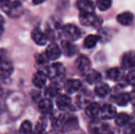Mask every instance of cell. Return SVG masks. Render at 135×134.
I'll return each instance as SVG.
<instances>
[{
    "label": "cell",
    "instance_id": "23",
    "mask_svg": "<svg viewBox=\"0 0 135 134\" xmlns=\"http://www.w3.org/2000/svg\"><path fill=\"white\" fill-rule=\"evenodd\" d=\"M94 92H95V94L98 96L99 97H105L109 93L110 88L108 85H107L106 83L99 82L98 84H97Z\"/></svg>",
    "mask_w": 135,
    "mask_h": 134
},
{
    "label": "cell",
    "instance_id": "2",
    "mask_svg": "<svg viewBox=\"0 0 135 134\" xmlns=\"http://www.w3.org/2000/svg\"><path fill=\"white\" fill-rule=\"evenodd\" d=\"M45 73L51 80L58 81L65 76L66 70L62 64L59 62H55L45 69Z\"/></svg>",
    "mask_w": 135,
    "mask_h": 134
},
{
    "label": "cell",
    "instance_id": "29",
    "mask_svg": "<svg viewBox=\"0 0 135 134\" xmlns=\"http://www.w3.org/2000/svg\"><path fill=\"white\" fill-rule=\"evenodd\" d=\"M96 5L101 11L108 9L112 6V0H97Z\"/></svg>",
    "mask_w": 135,
    "mask_h": 134
},
{
    "label": "cell",
    "instance_id": "26",
    "mask_svg": "<svg viewBox=\"0 0 135 134\" xmlns=\"http://www.w3.org/2000/svg\"><path fill=\"white\" fill-rule=\"evenodd\" d=\"M107 76L112 81H119L121 79V77L123 76V70L118 67L112 68L108 71Z\"/></svg>",
    "mask_w": 135,
    "mask_h": 134
},
{
    "label": "cell",
    "instance_id": "14",
    "mask_svg": "<svg viewBox=\"0 0 135 134\" xmlns=\"http://www.w3.org/2000/svg\"><path fill=\"white\" fill-rule=\"evenodd\" d=\"M46 54L49 60H56L58 59L62 54V51L59 47L55 43H51L46 49Z\"/></svg>",
    "mask_w": 135,
    "mask_h": 134
},
{
    "label": "cell",
    "instance_id": "32",
    "mask_svg": "<svg viewBox=\"0 0 135 134\" xmlns=\"http://www.w3.org/2000/svg\"><path fill=\"white\" fill-rule=\"evenodd\" d=\"M126 82L128 84L134 85L135 83V70H131L126 76Z\"/></svg>",
    "mask_w": 135,
    "mask_h": 134
},
{
    "label": "cell",
    "instance_id": "1",
    "mask_svg": "<svg viewBox=\"0 0 135 134\" xmlns=\"http://www.w3.org/2000/svg\"><path fill=\"white\" fill-rule=\"evenodd\" d=\"M2 10L10 17H18L22 12L20 0H1Z\"/></svg>",
    "mask_w": 135,
    "mask_h": 134
},
{
    "label": "cell",
    "instance_id": "9",
    "mask_svg": "<svg viewBox=\"0 0 135 134\" xmlns=\"http://www.w3.org/2000/svg\"><path fill=\"white\" fill-rule=\"evenodd\" d=\"M81 87V81L78 79H68L64 83V89L69 94L78 92Z\"/></svg>",
    "mask_w": 135,
    "mask_h": 134
},
{
    "label": "cell",
    "instance_id": "25",
    "mask_svg": "<svg viewBox=\"0 0 135 134\" xmlns=\"http://www.w3.org/2000/svg\"><path fill=\"white\" fill-rule=\"evenodd\" d=\"M115 102L119 105L124 107L128 104L129 102H131V98H130V93H126V92H122L118 95H116L114 98Z\"/></svg>",
    "mask_w": 135,
    "mask_h": 134
},
{
    "label": "cell",
    "instance_id": "12",
    "mask_svg": "<svg viewBox=\"0 0 135 134\" xmlns=\"http://www.w3.org/2000/svg\"><path fill=\"white\" fill-rule=\"evenodd\" d=\"M121 65L123 69H132L135 67V51L126 53L123 56Z\"/></svg>",
    "mask_w": 135,
    "mask_h": 134
},
{
    "label": "cell",
    "instance_id": "11",
    "mask_svg": "<svg viewBox=\"0 0 135 134\" xmlns=\"http://www.w3.org/2000/svg\"><path fill=\"white\" fill-rule=\"evenodd\" d=\"M32 38L33 39V41L40 46H43L45 45L47 43V36L46 33L43 32L40 28H34L32 32Z\"/></svg>",
    "mask_w": 135,
    "mask_h": 134
},
{
    "label": "cell",
    "instance_id": "19",
    "mask_svg": "<svg viewBox=\"0 0 135 134\" xmlns=\"http://www.w3.org/2000/svg\"><path fill=\"white\" fill-rule=\"evenodd\" d=\"M117 21L124 25V26H128L132 24L134 21V15L131 12H123L122 13H119L117 17Z\"/></svg>",
    "mask_w": 135,
    "mask_h": 134
},
{
    "label": "cell",
    "instance_id": "13",
    "mask_svg": "<svg viewBox=\"0 0 135 134\" xmlns=\"http://www.w3.org/2000/svg\"><path fill=\"white\" fill-rule=\"evenodd\" d=\"M100 115L104 119H113L116 117L117 112L114 106L111 104H104L101 107Z\"/></svg>",
    "mask_w": 135,
    "mask_h": 134
},
{
    "label": "cell",
    "instance_id": "7",
    "mask_svg": "<svg viewBox=\"0 0 135 134\" xmlns=\"http://www.w3.org/2000/svg\"><path fill=\"white\" fill-rule=\"evenodd\" d=\"M13 71V66L8 57L4 56L2 52L1 55V76L2 78L6 79L9 77Z\"/></svg>",
    "mask_w": 135,
    "mask_h": 134
},
{
    "label": "cell",
    "instance_id": "6",
    "mask_svg": "<svg viewBox=\"0 0 135 134\" xmlns=\"http://www.w3.org/2000/svg\"><path fill=\"white\" fill-rule=\"evenodd\" d=\"M78 126V118L77 117L71 115H62L61 116V121L59 127L64 131H70L75 129Z\"/></svg>",
    "mask_w": 135,
    "mask_h": 134
},
{
    "label": "cell",
    "instance_id": "34",
    "mask_svg": "<svg viewBox=\"0 0 135 134\" xmlns=\"http://www.w3.org/2000/svg\"><path fill=\"white\" fill-rule=\"evenodd\" d=\"M130 98H131V102L133 103L134 106H135V90L132 91L130 93Z\"/></svg>",
    "mask_w": 135,
    "mask_h": 134
},
{
    "label": "cell",
    "instance_id": "35",
    "mask_svg": "<svg viewBox=\"0 0 135 134\" xmlns=\"http://www.w3.org/2000/svg\"><path fill=\"white\" fill-rule=\"evenodd\" d=\"M110 134H124V132H123V131H122L120 129L116 128V129L112 130Z\"/></svg>",
    "mask_w": 135,
    "mask_h": 134
},
{
    "label": "cell",
    "instance_id": "21",
    "mask_svg": "<svg viewBox=\"0 0 135 134\" xmlns=\"http://www.w3.org/2000/svg\"><path fill=\"white\" fill-rule=\"evenodd\" d=\"M100 107L97 103H90L85 108V114L89 118H97L100 114Z\"/></svg>",
    "mask_w": 135,
    "mask_h": 134
},
{
    "label": "cell",
    "instance_id": "15",
    "mask_svg": "<svg viewBox=\"0 0 135 134\" xmlns=\"http://www.w3.org/2000/svg\"><path fill=\"white\" fill-rule=\"evenodd\" d=\"M71 41H69L67 39L63 40L61 42V47L62 50L63 54L67 57H72L74 56L78 51V48L75 45L70 43Z\"/></svg>",
    "mask_w": 135,
    "mask_h": 134
},
{
    "label": "cell",
    "instance_id": "16",
    "mask_svg": "<svg viewBox=\"0 0 135 134\" xmlns=\"http://www.w3.org/2000/svg\"><path fill=\"white\" fill-rule=\"evenodd\" d=\"M56 105L61 111L67 110L71 106V99L67 95H59L56 99Z\"/></svg>",
    "mask_w": 135,
    "mask_h": 134
},
{
    "label": "cell",
    "instance_id": "24",
    "mask_svg": "<svg viewBox=\"0 0 135 134\" xmlns=\"http://www.w3.org/2000/svg\"><path fill=\"white\" fill-rule=\"evenodd\" d=\"M115 122L119 127H125L131 122V118L126 113H120L115 118Z\"/></svg>",
    "mask_w": 135,
    "mask_h": 134
},
{
    "label": "cell",
    "instance_id": "36",
    "mask_svg": "<svg viewBox=\"0 0 135 134\" xmlns=\"http://www.w3.org/2000/svg\"><path fill=\"white\" fill-rule=\"evenodd\" d=\"M46 0H32V2L34 5H39V4H41L43 2H44Z\"/></svg>",
    "mask_w": 135,
    "mask_h": 134
},
{
    "label": "cell",
    "instance_id": "28",
    "mask_svg": "<svg viewBox=\"0 0 135 134\" xmlns=\"http://www.w3.org/2000/svg\"><path fill=\"white\" fill-rule=\"evenodd\" d=\"M20 134H32V126L29 121H24L19 130Z\"/></svg>",
    "mask_w": 135,
    "mask_h": 134
},
{
    "label": "cell",
    "instance_id": "8",
    "mask_svg": "<svg viewBox=\"0 0 135 134\" xmlns=\"http://www.w3.org/2000/svg\"><path fill=\"white\" fill-rule=\"evenodd\" d=\"M75 66L77 69L84 74L91 70V62L85 55H80L75 61Z\"/></svg>",
    "mask_w": 135,
    "mask_h": 134
},
{
    "label": "cell",
    "instance_id": "38",
    "mask_svg": "<svg viewBox=\"0 0 135 134\" xmlns=\"http://www.w3.org/2000/svg\"><path fill=\"white\" fill-rule=\"evenodd\" d=\"M133 86H134V90H135V83L133 85Z\"/></svg>",
    "mask_w": 135,
    "mask_h": 134
},
{
    "label": "cell",
    "instance_id": "18",
    "mask_svg": "<svg viewBox=\"0 0 135 134\" xmlns=\"http://www.w3.org/2000/svg\"><path fill=\"white\" fill-rule=\"evenodd\" d=\"M85 75L86 81L90 85L98 84L99 82H100L102 78L101 74L98 71L94 70H89Z\"/></svg>",
    "mask_w": 135,
    "mask_h": 134
},
{
    "label": "cell",
    "instance_id": "31",
    "mask_svg": "<svg viewBox=\"0 0 135 134\" xmlns=\"http://www.w3.org/2000/svg\"><path fill=\"white\" fill-rule=\"evenodd\" d=\"M49 58H47L46 53L45 54H39L36 57V61L38 65H44L47 64Z\"/></svg>",
    "mask_w": 135,
    "mask_h": 134
},
{
    "label": "cell",
    "instance_id": "27",
    "mask_svg": "<svg viewBox=\"0 0 135 134\" xmlns=\"http://www.w3.org/2000/svg\"><path fill=\"white\" fill-rule=\"evenodd\" d=\"M100 37L97 35H89L85 37L84 40V46L86 48H93L94 47Z\"/></svg>",
    "mask_w": 135,
    "mask_h": 134
},
{
    "label": "cell",
    "instance_id": "20",
    "mask_svg": "<svg viewBox=\"0 0 135 134\" xmlns=\"http://www.w3.org/2000/svg\"><path fill=\"white\" fill-rule=\"evenodd\" d=\"M38 108L40 111L44 115L50 114L53 109V103L49 99H43L39 102Z\"/></svg>",
    "mask_w": 135,
    "mask_h": 134
},
{
    "label": "cell",
    "instance_id": "33",
    "mask_svg": "<svg viewBox=\"0 0 135 134\" xmlns=\"http://www.w3.org/2000/svg\"><path fill=\"white\" fill-rule=\"evenodd\" d=\"M126 133L127 134H135V123H129L127 126Z\"/></svg>",
    "mask_w": 135,
    "mask_h": 134
},
{
    "label": "cell",
    "instance_id": "17",
    "mask_svg": "<svg viewBox=\"0 0 135 134\" xmlns=\"http://www.w3.org/2000/svg\"><path fill=\"white\" fill-rule=\"evenodd\" d=\"M47 77V74H46V73L44 71H42V70L37 71L36 73V74L34 75L33 78H32L33 85L38 88H43L46 84Z\"/></svg>",
    "mask_w": 135,
    "mask_h": 134
},
{
    "label": "cell",
    "instance_id": "30",
    "mask_svg": "<svg viewBox=\"0 0 135 134\" xmlns=\"http://www.w3.org/2000/svg\"><path fill=\"white\" fill-rule=\"evenodd\" d=\"M46 127H47V122L45 120L41 119L37 122V125H36V129H35L33 133H45Z\"/></svg>",
    "mask_w": 135,
    "mask_h": 134
},
{
    "label": "cell",
    "instance_id": "3",
    "mask_svg": "<svg viewBox=\"0 0 135 134\" xmlns=\"http://www.w3.org/2000/svg\"><path fill=\"white\" fill-rule=\"evenodd\" d=\"M79 20L81 24L93 28H99L102 24V19L97 16L94 13L80 12Z\"/></svg>",
    "mask_w": 135,
    "mask_h": 134
},
{
    "label": "cell",
    "instance_id": "10",
    "mask_svg": "<svg viewBox=\"0 0 135 134\" xmlns=\"http://www.w3.org/2000/svg\"><path fill=\"white\" fill-rule=\"evenodd\" d=\"M76 6L82 13H94L95 11V4L92 0H78Z\"/></svg>",
    "mask_w": 135,
    "mask_h": 134
},
{
    "label": "cell",
    "instance_id": "37",
    "mask_svg": "<svg viewBox=\"0 0 135 134\" xmlns=\"http://www.w3.org/2000/svg\"><path fill=\"white\" fill-rule=\"evenodd\" d=\"M32 134H46L45 133H33Z\"/></svg>",
    "mask_w": 135,
    "mask_h": 134
},
{
    "label": "cell",
    "instance_id": "5",
    "mask_svg": "<svg viewBox=\"0 0 135 134\" xmlns=\"http://www.w3.org/2000/svg\"><path fill=\"white\" fill-rule=\"evenodd\" d=\"M62 32L65 38L69 41H76L80 39L81 36L80 28L72 24H67L63 26Z\"/></svg>",
    "mask_w": 135,
    "mask_h": 134
},
{
    "label": "cell",
    "instance_id": "4",
    "mask_svg": "<svg viewBox=\"0 0 135 134\" xmlns=\"http://www.w3.org/2000/svg\"><path fill=\"white\" fill-rule=\"evenodd\" d=\"M89 131L90 134H110L112 129L108 124L100 120H94L90 122Z\"/></svg>",
    "mask_w": 135,
    "mask_h": 134
},
{
    "label": "cell",
    "instance_id": "22",
    "mask_svg": "<svg viewBox=\"0 0 135 134\" xmlns=\"http://www.w3.org/2000/svg\"><path fill=\"white\" fill-rule=\"evenodd\" d=\"M61 92V87L59 86V85L56 82L51 83V85H49L46 89H45V95L47 97H55L57 96H59V94Z\"/></svg>",
    "mask_w": 135,
    "mask_h": 134
}]
</instances>
